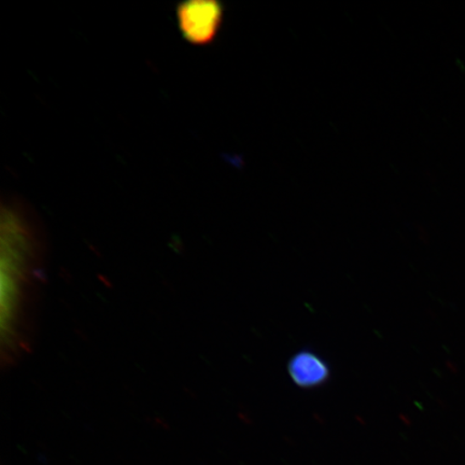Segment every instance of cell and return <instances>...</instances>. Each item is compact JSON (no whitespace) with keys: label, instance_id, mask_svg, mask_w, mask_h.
Here are the masks:
<instances>
[{"label":"cell","instance_id":"obj_1","mask_svg":"<svg viewBox=\"0 0 465 465\" xmlns=\"http://www.w3.org/2000/svg\"><path fill=\"white\" fill-rule=\"evenodd\" d=\"M42 224L25 200L2 197L3 349L10 361L28 344L34 301L44 282Z\"/></svg>","mask_w":465,"mask_h":465},{"label":"cell","instance_id":"obj_2","mask_svg":"<svg viewBox=\"0 0 465 465\" xmlns=\"http://www.w3.org/2000/svg\"><path fill=\"white\" fill-rule=\"evenodd\" d=\"M176 17L179 31L189 44L208 45L223 26L224 8L217 0H187L178 4Z\"/></svg>","mask_w":465,"mask_h":465},{"label":"cell","instance_id":"obj_3","mask_svg":"<svg viewBox=\"0 0 465 465\" xmlns=\"http://www.w3.org/2000/svg\"><path fill=\"white\" fill-rule=\"evenodd\" d=\"M289 374L295 385L302 388H315L328 381L330 370L327 362L316 353L302 351L290 360Z\"/></svg>","mask_w":465,"mask_h":465}]
</instances>
